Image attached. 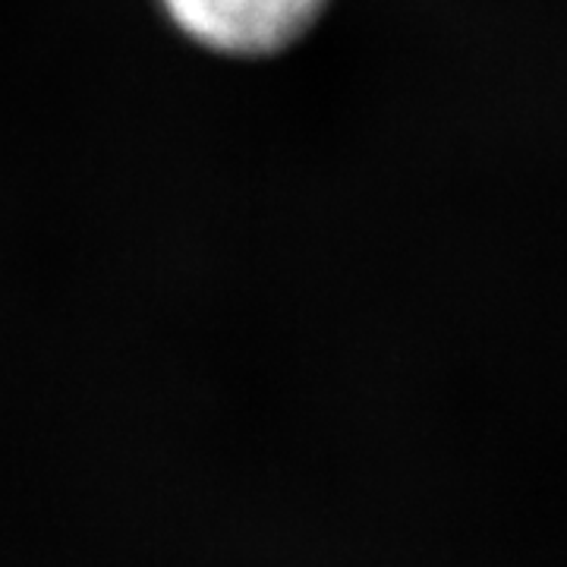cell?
I'll list each match as a JSON object with an SVG mask.
<instances>
[{"instance_id": "1", "label": "cell", "mask_w": 567, "mask_h": 567, "mask_svg": "<svg viewBox=\"0 0 567 567\" xmlns=\"http://www.w3.org/2000/svg\"><path fill=\"white\" fill-rule=\"evenodd\" d=\"M167 22L215 58L268 61L322 22L331 0H158Z\"/></svg>"}]
</instances>
